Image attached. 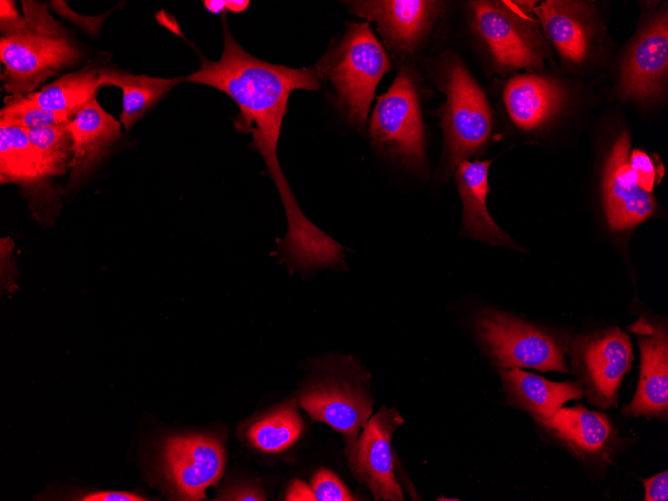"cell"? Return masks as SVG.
Listing matches in <instances>:
<instances>
[{
	"mask_svg": "<svg viewBox=\"0 0 668 501\" xmlns=\"http://www.w3.org/2000/svg\"><path fill=\"white\" fill-rule=\"evenodd\" d=\"M224 16V48L218 61L201 59L200 68L183 81L214 87L239 107L235 128L252 135L251 147L264 159L275 184L285 177L277 157V143L290 93L317 91L320 78L314 68H289L253 57L233 38Z\"/></svg>",
	"mask_w": 668,
	"mask_h": 501,
	"instance_id": "1",
	"label": "cell"
},
{
	"mask_svg": "<svg viewBox=\"0 0 668 501\" xmlns=\"http://www.w3.org/2000/svg\"><path fill=\"white\" fill-rule=\"evenodd\" d=\"M25 27L1 36L2 81L14 97L35 91L47 78L75 65L81 51L64 28L49 14L47 6L22 1Z\"/></svg>",
	"mask_w": 668,
	"mask_h": 501,
	"instance_id": "2",
	"label": "cell"
},
{
	"mask_svg": "<svg viewBox=\"0 0 668 501\" xmlns=\"http://www.w3.org/2000/svg\"><path fill=\"white\" fill-rule=\"evenodd\" d=\"M428 70L446 96L441 108V125L450 172L488 143L492 113L483 90L456 54H440L431 61Z\"/></svg>",
	"mask_w": 668,
	"mask_h": 501,
	"instance_id": "3",
	"label": "cell"
},
{
	"mask_svg": "<svg viewBox=\"0 0 668 501\" xmlns=\"http://www.w3.org/2000/svg\"><path fill=\"white\" fill-rule=\"evenodd\" d=\"M315 69L320 79L332 84L337 104L350 123L363 130L376 86L391 69L370 23H350L340 42L325 53Z\"/></svg>",
	"mask_w": 668,
	"mask_h": 501,
	"instance_id": "4",
	"label": "cell"
},
{
	"mask_svg": "<svg viewBox=\"0 0 668 501\" xmlns=\"http://www.w3.org/2000/svg\"><path fill=\"white\" fill-rule=\"evenodd\" d=\"M533 2L470 1V26L500 73L540 70L547 46L533 10Z\"/></svg>",
	"mask_w": 668,
	"mask_h": 501,
	"instance_id": "5",
	"label": "cell"
},
{
	"mask_svg": "<svg viewBox=\"0 0 668 501\" xmlns=\"http://www.w3.org/2000/svg\"><path fill=\"white\" fill-rule=\"evenodd\" d=\"M475 331L484 350L501 370L525 367L569 372L562 344L534 324L489 309L478 314Z\"/></svg>",
	"mask_w": 668,
	"mask_h": 501,
	"instance_id": "6",
	"label": "cell"
},
{
	"mask_svg": "<svg viewBox=\"0 0 668 501\" xmlns=\"http://www.w3.org/2000/svg\"><path fill=\"white\" fill-rule=\"evenodd\" d=\"M373 145L413 168L425 161L424 128L413 76L400 69L386 93L379 96L369 124Z\"/></svg>",
	"mask_w": 668,
	"mask_h": 501,
	"instance_id": "7",
	"label": "cell"
},
{
	"mask_svg": "<svg viewBox=\"0 0 668 501\" xmlns=\"http://www.w3.org/2000/svg\"><path fill=\"white\" fill-rule=\"evenodd\" d=\"M569 356L587 402L601 410L617 407L621 383L633 361L629 336L617 327L578 335Z\"/></svg>",
	"mask_w": 668,
	"mask_h": 501,
	"instance_id": "8",
	"label": "cell"
},
{
	"mask_svg": "<svg viewBox=\"0 0 668 501\" xmlns=\"http://www.w3.org/2000/svg\"><path fill=\"white\" fill-rule=\"evenodd\" d=\"M225 449L212 434H181L167 437L159 449V468L178 500H202L205 491L218 483L225 468Z\"/></svg>",
	"mask_w": 668,
	"mask_h": 501,
	"instance_id": "9",
	"label": "cell"
},
{
	"mask_svg": "<svg viewBox=\"0 0 668 501\" xmlns=\"http://www.w3.org/2000/svg\"><path fill=\"white\" fill-rule=\"evenodd\" d=\"M351 13L374 21L398 61L410 58L426 41L445 8L430 0H366L346 3Z\"/></svg>",
	"mask_w": 668,
	"mask_h": 501,
	"instance_id": "10",
	"label": "cell"
},
{
	"mask_svg": "<svg viewBox=\"0 0 668 501\" xmlns=\"http://www.w3.org/2000/svg\"><path fill=\"white\" fill-rule=\"evenodd\" d=\"M535 423L584 466L607 468L621 449V437L608 416L581 403L561 407L551 419Z\"/></svg>",
	"mask_w": 668,
	"mask_h": 501,
	"instance_id": "11",
	"label": "cell"
},
{
	"mask_svg": "<svg viewBox=\"0 0 668 501\" xmlns=\"http://www.w3.org/2000/svg\"><path fill=\"white\" fill-rule=\"evenodd\" d=\"M668 72L666 8L652 12L641 25L621 66L619 93L624 99L652 102L661 96Z\"/></svg>",
	"mask_w": 668,
	"mask_h": 501,
	"instance_id": "12",
	"label": "cell"
},
{
	"mask_svg": "<svg viewBox=\"0 0 668 501\" xmlns=\"http://www.w3.org/2000/svg\"><path fill=\"white\" fill-rule=\"evenodd\" d=\"M403 418L395 409H381L364 426L358 438L347 443L351 470L376 500H403L395 475L391 439Z\"/></svg>",
	"mask_w": 668,
	"mask_h": 501,
	"instance_id": "13",
	"label": "cell"
},
{
	"mask_svg": "<svg viewBox=\"0 0 668 501\" xmlns=\"http://www.w3.org/2000/svg\"><path fill=\"white\" fill-rule=\"evenodd\" d=\"M542 31L563 64L572 70L589 65L597 53L600 26L585 2L547 0L533 7Z\"/></svg>",
	"mask_w": 668,
	"mask_h": 501,
	"instance_id": "14",
	"label": "cell"
},
{
	"mask_svg": "<svg viewBox=\"0 0 668 501\" xmlns=\"http://www.w3.org/2000/svg\"><path fill=\"white\" fill-rule=\"evenodd\" d=\"M628 329L637 336L640 374L632 400L622 413L631 417L668 418V336L662 324L641 317Z\"/></svg>",
	"mask_w": 668,
	"mask_h": 501,
	"instance_id": "15",
	"label": "cell"
},
{
	"mask_svg": "<svg viewBox=\"0 0 668 501\" xmlns=\"http://www.w3.org/2000/svg\"><path fill=\"white\" fill-rule=\"evenodd\" d=\"M319 379L302 391L298 404L314 421L344 434L347 443L356 440L372 413L371 397L349 378L330 374Z\"/></svg>",
	"mask_w": 668,
	"mask_h": 501,
	"instance_id": "16",
	"label": "cell"
},
{
	"mask_svg": "<svg viewBox=\"0 0 668 501\" xmlns=\"http://www.w3.org/2000/svg\"><path fill=\"white\" fill-rule=\"evenodd\" d=\"M631 141L620 133L612 144L603 172V197L607 222L624 231L648 219L656 209L652 193L643 189L629 163Z\"/></svg>",
	"mask_w": 668,
	"mask_h": 501,
	"instance_id": "17",
	"label": "cell"
},
{
	"mask_svg": "<svg viewBox=\"0 0 668 501\" xmlns=\"http://www.w3.org/2000/svg\"><path fill=\"white\" fill-rule=\"evenodd\" d=\"M568 93L557 80L540 74L511 77L503 90V103L513 124L527 132L548 126L565 109Z\"/></svg>",
	"mask_w": 668,
	"mask_h": 501,
	"instance_id": "18",
	"label": "cell"
},
{
	"mask_svg": "<svg viewBox=\"0 0 668 501\" xmlns=\"http://www.w3.org/2000/svg\"><path fill=\"white\" fill-rule=\"evenodd\" d=\"M492 160H463L455 167V182L463 205L461 234L495 246L516 247L490 216L486 197Z\"/></svg>",
	"mask_w": 668,
	"mask_h": 501,
	"instance_id": "19",
	"label": "cell"
},
{
	"mask_svg": "<svg viewBox=\"0 0 668 501\" xmlns=\"http://www.w3.org/2000/svg\"><path fill=\"white\" fill-rule=\"evenodd\" d=\"M507 402L535 422L551 419L564 403L584 396L578 380L554 382L518 367L501 370Z\"/></svg>",
	"mask_w": 668,
	"mask_h": 501,
	"instance_id": "20",
	"label": "cell"
},
{
	"mask_svg": "<svg viewBox=\"0 0 668 501\" xmlns=\"http://www.w3.org/2000/svg\"><path fill=\"white\" fill-rule=\"evenodd\" d=\"M68 128L72 138V159L68 169L70 183L74 184L102 160L120 138L121 130L120 123L99 105L96 98L72 118Z\"/></svg>",
	"mask_w": 668,
	"mask_h": 501,
	"instance_id": "21",
	"label": "cell"
},
{
	"mask_svg": "<svg viewBox=\"0 0 668 501\" xmlns=\"http://www.w3.org/2000/svg\"><path fill=\"white\" fill-rule=\"evenodd\" d=\"M99 81L101 86H116L122 90L120 120L125 129L130 130L175 85L183 82V77L169 79L101 68Z\"/></svg>",
	"mask_w": 668,
	"mask_h": 501,
	"instance_id": "22",
	"label": "cell"
},
{
	"mask_svg": "<svg viewBox=\"0 0 668 501\" xmlns=\"http://www.w3.org/2000/svg\"><path fill=\"white\" fill-rule=\"evenodd\" d=\"M101 68L85 65L82 69L61 76L39 91L26 97L34 104L73 118L82 108L96 98L100 85Z\"/></svg>",
	"mask_w": 668,
	"mask_h": 501,
	"instance_id": "23",
	"label": "cell"
},
{
	"mask_svg": "<svg viewBox=\"0 0 668 501\" xmlns=\"http://www.w3.org/2000/svg\"><path fill=\"white\" fill-rule=\"evenodd\" d=\"M303 424L295 401H288L256 418L245 431L257 450L275 453L290 447L300 436Z\"/></svg>",
	"mask_w": 668,
	"mask_h": 501,
	"instance_id": "24",
	"label": "cell"
},
{
	"mask_svg": "<svg viewBox=\"0 0 668 501\" xmlns=\"http://www.w3.org/2000/svg\"><path fill=\"white\" fill-rule=\"evenodd\" d=\"M2 183L31 185L43 179L37 153L25 128L0 126Z\"/></svg>",
	"mask_w": 668,
	"mask_h": 501,
	"instance_id": "25",
	"label": "cell"
},
{
	"mask_svg": "<svg viewBox=\"0 0 668 501\" xmlns=\"http://www.w3.org/2000/svg\"><path fill=\"white\" fill-rule=\"evenodd\" d=\"M26 131L37 153L43 179L62 175L72 159V138L68 123L27 128Z\"/></svg>",
	"mask_w": 668,
	"mask_h": 501,
	"instance_id": "26",
	"label": "cell"
},
{
	"mask_svg": "<svg viewBox=\"0 0 668 501\" xmlns=\"http://www.w3.org/2000/svg\"><path fill=\"white\" fill-rule=\"evenodd\" d=\"M4 103L0 111V126L27 129L69 123L72 120L66 114L49 111L34 104L26 96L8 95Z\"/></svg>",
	"mask_w": 668,
	"mask_h": 501,
	"instance_id": "27",
	"label": "cell"
},
{
	"mask_svg": "<svg viewBox=\"0 0 668 501\" xmlns=\"http://www.w3.org/2000/svg\"><path fill=\"white\" fill-rule=\"evenodd\" d=\"M311 489L318 501H351L355 500L343 482L327 469L319 470L314 476Z\"/></svg>",
	"mask_w": 668,
	"mask_h": 501,
	"instance_id": "28",
	"label": "cell"
},
{
	"mask_svg": "<svg viewBox=\"0 0 668 501\" xmlns=\"http://www.w3.org/2000/svg\"><path fill=\"white\" fill-rule=\"evenodd\" d=\"M629 163L640 186L652 193L657 179V171L652 158L647 153L635 149L629 155Z\"/></svg>",
	"mask_w": 668,
	"mask_h": 501,
	"instance_id": "29",
	"label": "cell"
},
{
	"mask_svg": "<svg viewBox=\"0 0 668 501\" xmlns=\"http://www.w3.org/2000/svg\"><path fill=\"white\" fill-rule=\"evenodd\" d=\"M1 6V32L2 36L13 34L22 30L26 25L25 17H22L14 6L13 1H0Z\"/></svg>",
	"mask_w": 668,
	"mask_h": 501,
	"instance_id": "30",
	"label": "cell"
},
{
	"mask_svg": "<svg viewBox=\"0 0 668 501\" xmlns=\"http://www.w3.org/2000/svg\"><path fill=\"white\" fill-rule=\"evenodd\" d=\"M646 501H667L668 500V471L665 470L650 478L641 479Z\"/></svg>",
	"mask_w": 668,
	"mask_h": 501,
	"instance_id": "31",
	"label": "cell"
},
{
	"mask_svg": "<svg viewBox=\"0 0 668 501\" xmlns=\"http://www.w3.org/2000/svg\"><path fill=\"white\" fill-rule=\"evenodd\" d=\"M74 500L82 501H145L148 500L143 495L128 492V491H92L80 496H76Z\"/></svg>",
	"mask_w": 668,
	"mask_h": 501,
	"instance_id": "32",
	"label": "cell"
},
{
	"mask_svg": "<svg viewBox=\"0 0 668 501\" xmlns=\"http://www.w3.org/2000/svg\"><path fill=\"white\" fill-rule=\"evenodd\" d=\"M216 500H265L261 489L254 485H235L222 492Z\"/></svg>",
	"mask_w": 668,
	"mask_h": 501,
	"instance_id": "33",
	"label": "cell"
},
{
	"mask_svg": "<svg viewBox=\"0 0 668 501\" xmlns=\"http://www.w3.org/2000/svg\"><path fill=\"white\" fill-rule=\"evenodd\" d=\"M285 500H315L312 489L303 481L294 480L288 488Z\"/></svg>",
	"mask_w": 668,
	"mask_h": 501,
	"instance_id": "34",
	"label": "cell"
},
{
	"mask_svg": "<svg viewBox=\"0 0 668 501\" xmlns=\"http://www.w3.org/2000/svg\"><path fill=\"white\" fill-rule=\"evenodd\" d=\"M249 5V1H226V9L231 12H242Z\"/></svg>",
	"mask_w": 668,
	"mask_h": 501,
	"instance_id": "35",
	"label": "cell"
},
{
	"mask_svg": "<svg viewBox=\"0 0 668 501\" xmlns=\"http://www.w3.org/2000/svg\"><path fill=\"white\" fill-rule=\"evenodd\" d=\"M204 5L209 12L217 13L226 9V1H204Z\"/></svg>",
	"mask_w": 668,
	"mask_h": 501,
	"instance_id": "36",
	"label": "cell"
}]
</instances>
